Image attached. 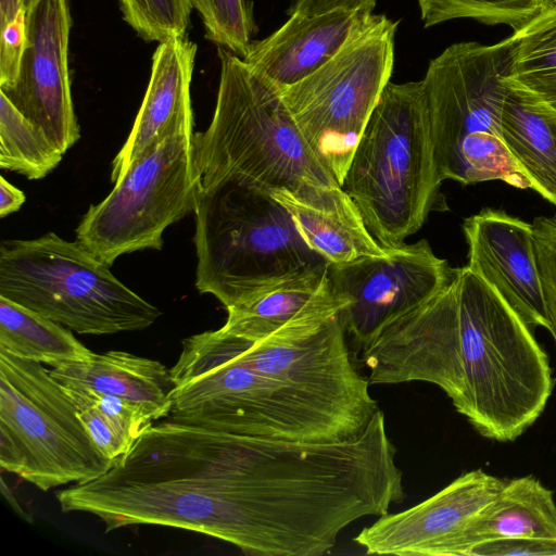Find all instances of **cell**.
Returning <instances> with one entry per match:
<instances>
[{"instance_id":"1","label":"cell","mask_w":556,"mask_h":556,"mask_svg":"<svg viewBox=\"0 0 556 556\" xmlns=\"http://www.w3.org/2000/svg\"><path fill=\"white\" fill-rule=\"evenodd\" d=\"M533 331L465 266L444 290L381 327L361 355L370 384L432 383L479 434L513 442L542 415L554 388Z\"/></svg>"},{"instance_id":"2","label":"cell","mask_w":556,"mask_h":556,"mask_svg":"<svg viewBox=\"0 0 556 556\" xmlns=\"http://www.w3.org/2000/svg\"><path fill=\"white\" fill-rule=\"evenodd\" d=\"M169 372V419L178 422L298 442L345 440L366 428L249 365L223 328L185 339Z\"/></svg>"},{"instance_id":"3","label":"cell","mask_w":556,"mask_h":556,"mask_svg":"<svg viewBox=\"0 0 556 556\" xmlns=\"http://www.w3.org/2000/svg\"><path fill=\"white\" fill-rule=\"evenodd\" d=\"M216 105L205 131L194 132L199 184L231 180L267 193L303 182L340 186L314 153L280 90L240 56L218 47Z\"/></svg>"},{"instance_id":"4","label":"cell","mask_w":556,"mask_h":556,"mask_svg":"<svg viewBox=\"0 0 556 556\" xmlns=\"http://www.w3.org/2000/svg\"><path fill=\"white\" fill-rule=\"evenodd\" d=\"M193 212L195 286L226 308L330 265L267 192L231 180L198 184Z\"/></svg>"},{"instance_id":"5","label":"cell","mask_w":556,"mask_h":556,"mask_svg":"<svg viewBox=\"0 0 556 556\" xmlns=\"http://www.w3.org/2000/svg\"><path fill=\"white\" fill-rule=\"evenodd\" d=\"M434 157L421 80L389 83L341 187L386 249L404 243L431 212L448 210Z\"/></svg>"},{"instance_id":"6","label":"cell","mask_w":556,"mask_h":556,"mask_svg":"<svg viewBox=\"0 0 556 556\" xmlns=\"http://www.w3.org/2000/svg\"><path fill=\"white\" fill-rule=\"evenodd\" d=\"M0 296L81 334L143 330L161 315L83 243L53 232L1 243Z\"/></svg>"},{"instance_id":"7","label":"cell","mask_w":556,"mask_h":556,"mask_svg":"<svg viewBox=\"0 0 556 556\" xmlns=\"http://www.w3.org/2000/svg\"><path fill=\"white\" fill-rule=\"evenodd\" d=\"M115 460L92 443L79 410L41 363L0 350V466L41 491L99 478Z\"/></svg>"},{"instance_id":"8","label":"cell","mask_w":556,"mask_h":556,"mask_svg":"<svg viewBox=\"0 0 556 556\" xmlns=\"http://www.w3.org/2000/svg\"><path fill=\"white\" fill-rule=\"evenodd\" d=\"M397 22L370 14L327 63L279 88L295 124L341 186L394 66Z\"/></svg>"},{"instance_id":"9","label":"cell","mask_w":556,"mask_h":556,"mask_svg":"<svg viewBox=\"0 0 556 556\" xmlns=\"http://www.w3.org/2000/svg\"><path fill=\"white\" fill-rule=\"evenodd\" d=\"M193 136V118L185 119L137 157L89 207L76 239L110 266L126 253L161 250L164 230L194 210Z\"/></svg>"},{"instance_id":"10","label":"cell","mask_w":556,"mask_h":556,"mask_svg":"<svg viewBox=\"0 0 556 556\" xmlns=\"http://www.w3.org/2000/svg\"><path fill=\"white\" fill-rule=\"evenodd\" d=\"M510 42L465 41L429 62L421 79L434 157L443 180L462 182L463 159L484 132L501 136Z\"/></svg>"},{"instance_id":"11","label":"cell","mask_w":556,"mask_h":556,"mask_svg":"<svg viewBox=\"0 0 556 556\" xmlns=\"http://www.w3.org/2000/svg\"><path fill=\"white\" fill-rule=\"evenodd\" d=\"M457 270L422 239L384 255L330 264L328 275L336 294L349 302L340 317L361 350L387 323L448 287Z\"/></svg>"},{"instance_id":"12","label":"cell","mask_w":556,"mask_h":556,"mask_svg":"<svg viewBox=\"0 0 556 556\" xmlns=\"http://www.w3.org/2000/svg\"><path fill=\"white\" fill-rule=\"evenodd\" d=\"M71 0H39L26 12V45L15 81L0 89L65 153L80 138L68 68Z\"/></svg>"},{"instance_id":"13","label":"cell","mask_w":556,"mask_h":556,"mask_svg":"<svg viewBox=\"0 0 556 556\" xmlns=\"http://www.w3.org/2000/svg\"><path fill=\"white\" fill-rule=\"evenodd\" d=\"M505 482L482 469L467 471L427 500L380 516L354 541L370 555L444 556L450 543Z\"/></svg>"},{"instance_id":"14","label":"cell","mask_w":556,"mask_h":556,"mask_svg":"<svg viewBox=\"0 0 556 556\" xmlns=\"http://www.w3.org/2000/svg\"><path fill=\"white\" fill-rule=\"evenodd\" d=\"M467 268L494 288L534 330L549 331L536 267L532 223L485 207L465 218Z\"/></svg>"},{"instance_id":"15","label":"cell","mask_w":556,"mask_h":556,"mask_svg":"<svg viewBox=\"0 0 556 556\" xmlns=\"http://www.w3.org/2000/svg\"><path fill=\"white\" fill-rule=\"evenodd\" d=\"M328 268L287 280L226 308L222 328L250 341L298 339L318 330L349 305L333 291Z\"/></svg>"},{"instance_id":"16","label":"cell","mask_w":556,"mask_h":556,"mask_svg":"<svg viewBox=\"0 0 556 556\" xmlns=\"http://www.w3.org/2000/svg\"><path fill=\"white\" fill-rule=\"evenodd\" d=\"M370 14L338 10L289 15L268 37L253 41L242 60L278 88L291 86L327 63Z\"/></svg>"},{"instance_id":"17","label":"cell","mask_w":556,"mask_h":556,"mask_svg":"<svg viewBox=\"0 0 556 556\" xmlns=\"http://www.w3.org/2000/svg\"><path fill=\"white\" fill-rule=\"evenodd\" d=\"M195 53V43L186 36L159 42L143 101L128 138L113 160L112 181L175 125L193 118L190 90Z\"/></svg>"},{"instance_id":"18","label":"cell","mask_w":556,"mask_h":556,"mask_svg":"<svg viewBox=\"0 0 556 556\" xmlns=\"http://www.w3.org/2000/svg\"><path fill=\"white\" fill-rule=\"evenodd\" d=\"M281 203L306 244L330 264L388 252L369 232L361 212L341 186L303 182L269 193Z\"/></svg>"},{"instance_id":"19","label":"cell","mask_w":556,"mask_h":556,"mask_svg":"<svg viewBox=\"0 0 556 556\" xmlns=\"http://www.w3.org/2000/svg\"><path fill=\"white\" fill-rule=\"evenodd\" d=\"M50 374L70 392L116 396L140 407L153 421L168 417L173 381L162 363L123 351L54 366Z\"/></svg>"},{"instance_id":"20","label":"cell","mask_w":556,"mask_h":556,"mask_svg":"<svg viewBox=\"0 0 556 556\" xmlns=\"http://www.w3.org/2000/svg\"><path fill=\"white\" fill-rule=\"evenodd\" d=\"M514 538L556 540L553 492L532 476L506 481L497 496L450 543L444 556H468L479 544Z\"/></svg>"},{"instance_id":"21","label":"cell","mask_w":556,"mask_h":556,"mask_svg":"<svg viewBox=\"0 0 556 556\" xmlns=\"http://www.w3.org/2000/svg\"><path fill=\"white\" fill-rule=\"evenodd\" d=\"M500 125L530 189L556 205V110L508 81Z\"/></svg>"},{"instance_id":"22","label":"cell","mask_w":556,"mask_h":556,"mask_svg":"<svg viewBox=\"0 0 556 556\" xmlns=\"http://www.w3.org/2000/svg\"><path fill=\"white\" fill-rule=\"evenodd\" d=\"M0 350L51 365L85 362L93 353L63 325L0 296Z\"/></svg>"},{"instance_id":"23","label":"cell","mask_w":556,"mask_h":556,"mask_svg":"<svg viewBox=\"0 0 556 556\" xmlns=\"http://www.w3.org/2000/svg\"><path fill=\"white\" fill-rule=\"evenodd\" d=\"M508 39L507 80L556 110V4H547Z\"/></svg>"},{"instance_id":"24","label":"cell","mask_w":556,"mask_h":556,"mask_svg":"<svg viewBox=\"0 0 556 556\" xmlns=\"http://www.w3.org/2000/svg\"><path fill=\"white\" fill-rule=\"evenodd\" d=\"M92 443L106 458L126 454L153 420L129 401L94 393H72Z\"/></svg>"},{"instance_id":"25","label":"cell","mask_w":556,"mask_h":556,"mask_svg":"<svg viewBox=\"0 0 556 556\" xmlns=\"http://www.w3.org/2000/svg\"><path fill=\"white\" fill-rule=\"evenodd\" d=\"M63 153L48 136L0 93V166L28 179H41Z\"/></svg>"},{"instance_id":"26","label":"cell","mask_w":556,"mask_h":556,"mask_svg":"<svg viewBox=\"0 0 556 556\" xmlns=\"http://www.w3.org/2000/svg\"><path fill=\"white\" fill-rule=\"evenodd\" d=\"M425 27L451 20L472 18L486 25L504 24L520 29L548 0H417Z\"/></svg>"},{"instance_id":"27","label":"cell","mask_w":556,"mask_h":556,"mask_svg":"<svg viewBox=\"0 0 556 556\" xmlns=\"http://www.w3.org/2000/svg\"><path fill=\"white\" fill-rule=\"evenodd\" d=\"M200 14L205 37L241 59L248 53L255 33L249 0H190Z\"/></svg>"},{"instance_id":"28","label":"cell","mask_w":556,"mask_h":556,"mask_svg":"<svg viewBox=\"0 0 556 556\" xmlns=\"http://www.w3.org/2000/svg\"><path fill=\"white\" fill-rule=\"evenodd\" d=\"M124 20L147 41L186 35L190 24V0H118Z\"/></svg>"},{"instance_id":"29","label":"cell","mask_w":556,"mask_h":556,"mask_svg":"<svg viewBox=\"0 0 556 556\" xmlns=\"http://www.w3.org/2000/svg\"><path fill=\"white\" fill-rule=\"evenodd\" d=\"M532 236L549 332L556 343V215L535 217Z\"/></svg>"},{"instance_id":"30","label":"cell","mask_w":556,"mask_h":556,"mask_svg":"<svg viewBox=\"0 0 556 556\" xmlns=\"http://www.w3.org/2000/svg\"><path fill=\"white\" fill-rule=\"evenodd\" d=\"M0 29V89H5L18 74L26 45V12H20Z\"/></svg>"},{"instance_id":"31","label":"cell","mask_w":556,"mask_h":556,"mask_svg":"<svg viewBox=\"0 0 556 556\" xmlns=\"http://www.w3.org/2000/svg\"><path fill=\"white\" fill-rule=\"evenodd\" d=\"M556 556V540L514 538L485 542L475 546L468 556Z\"/></svg>"},{"instance_id":"32","label":"cell","mask_w":556,"mask_h":556,"mask_svg":"<svg viewBox=\"0 0 556 556\" xmlns=\"http://www.w3.org/2000/svg\"><path fill=\"white\" fill-rule=\"evenodd\" d=\"M377 0H293L288 15H319L332 11H359L372 14Z\"/></svg>"},{"instance_id":"33","label":"cell","mask_w":556,"mask_h":556,"mask_svg":"<svg viewBox=\"0 0 556 556\" xmlns=\"http://www.w3.org/2000/svg\"><path fill=\"white\" fill-rule=\"evenodd\" d=\"M0 198L1 217L18 211L26 200L24 192L2 176L0 177Z\"/></svg>"},{"instance_id":"34","label":"cell","mask_w":556,"mask_h":556,"mask_svg":"<svg viewBox=\"0 0 556 556\" xmlns=\"http://www.w3.org/2000/svg\"><path fill=\"white\" fill-rule=\"evenodd\" d=\"M39 0H0V27L4 26L22 11H29Z\"/></svg>"},{"instance_id":"35","label":"cell","mask_w":556,"mask_h":556,"mask_svg":"<svg viewBox=\"0 0 556 556\" xmlns=\"http://www.w3.org/2000/svg\"><path fill=\"white\" fill-rule=\"evenodd\" d=\"M0 490L1 494L4 497V500L8 502V504L11 506V508L14 510L15 514H17L23 520H25L28 523H33V516L30 513H28L17 501L12 490L8 486L4 479H0Z\"/></svg>"},{"instance_id":"36","label":"cell","mask_w":556,"mask_h":556,"mask_svg":"<svg viewBox=\"0 0 556 556\" xmlns=\"http://www.w3.org/2000/svg\"><path fill=\"white\" fill-rule=\"evenodd\" d=\"M549 3L548 4H556V0H548Z\"/></svg>"}]
</instances>
